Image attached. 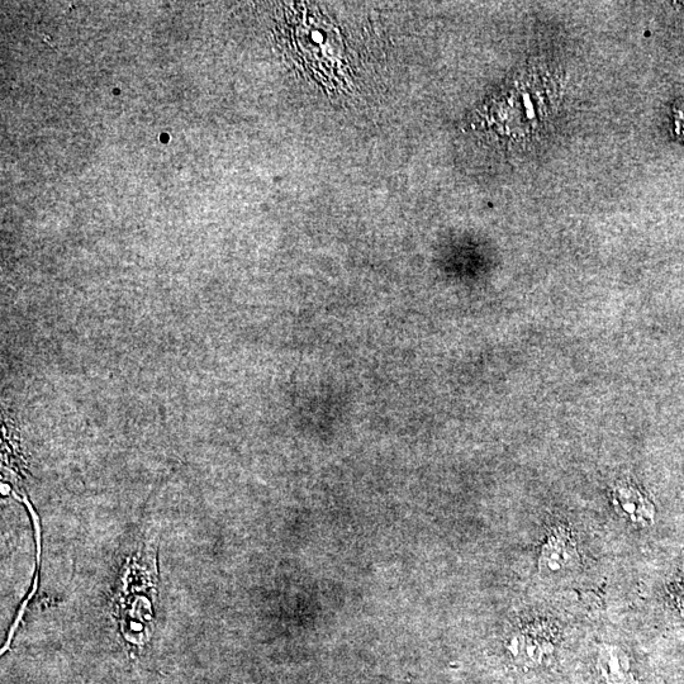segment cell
Here are the masks:
<instances>
[{
    "instance_id": "6da1fadb",
    "label": "cell",
    "mask_w": 684,
    "mask_h": 684,
    "mask_svg": "<svg viewBox=\"0 0 684 684\" xmlns=\"http://www.w3.org/2000/svg\"><path fill=\"white\" fill-rule=\"evenodd\" d=\"M511 88L501 95L500 107L506 113V125L516 123L513 140L529 142L548 125L558 104L560 85L548 71H525Z\"/></svg>"
},
{
    "instance_id": "7a4b0ae2",
    "label": "cell",
    "mask_w": 684,
    "mask_h": 684,
    "mask_svg": "<svg viewBox=\"0 0 684 684\" xmlns=\"http://www.w3.org/2000/svg\"><path fill=\"white\" fill-rule=\"evenodd\" d=\"M123 591L116 598V616L126 643L139 650L149 639L154 621L152 597L158 595L156 572H151L139 560H133L126 569Z\"/></svg>"
},
{
    "instance_id": "3957f363",
    "label": "cell",
    "mask_w": 684,
    "mask_h": 684,
    "mask_svg": "<svg viewBox=\"0 0 684 684\" xmlns=\"http://www.w3.org/2000/svg\"><path fill=\"white\" fill-rule=\"evenodd\" d=\"M617 512L631 524L648 526L653 524L655 510L652 502L634 487H619L615 492Z\"/></svg>"
},
{
    "instance_id": "277c9868",
    "label": "cell",
    "mask_w": 684,
    "mask_h": 684,
    "mask_svg": "<svg viewBox=\"0 0 684 684\" xmlns=\"http://www.w3.org/2000/svg\"><path fill=\"white\" fill-rule=\"evenodd\" d=\"M577 557L576 545L572 538L565 531H557L544 545L540 567L546 572L557 573L572 567Z\"/></svg>"
},
{
    "instance_id": "5b68a950",
    "label": "cell",
    "mask_w": 684,
    "mask_h": 684,
    "mask_svg": "<svg viewBox=\"0 0 684 684\" xmlns=\"http://www.w3.org/2000/svg\"><path fill=\"white\" fill-rule=\"evenodd\" d=\"M543 638V634L540 633L536 636L531 630H526L524 634L515 636L510 650L517 663L525 665V667H536V665L543 663L551 648L549 640Z\"/></svg>"
},
{
    "instance_id": "8992f818",
    "label": "cell",
    "mask_w": 684,
    "mask_h": 684,
    "mask_svg": "<svg viewBox=\"0 0 684 684\" xmlns=\"http://www.w3.org/2000/svg\"><path fill=\"white\" fill-rule=\"evenodd\" d=\"M598 672L606 684H627L630 677V664L627 655L616 646H605L597 660Z\"/></svg>"
},
{
    "instance_id": "52a82bcc",
    "label": "cell",
    "mask_w": 684,
    "mask_h": 684,
    "mask_svg": "<svg viewBox=\"0 0 684 684\" xmlns=\"http://www.w3.org/2000/svg\"><path fill=\"white\" fill-rule=\"evenodd\" d=\"M674 125H676L677 135L684 140V102H679L674 107Z\"/></svg>"
}]
</instances>
